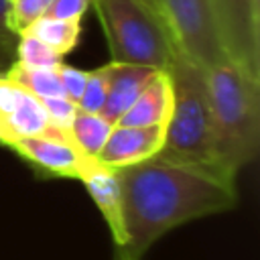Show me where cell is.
<instances>
[{
    "label": "cell",
    "mask_w": 260,
    "mask_h": 260,
    "mask_svg": "<svg viewBox=\"0 0 260 260\" xmlns=\"http://www.w3.org/2000/svg\"><path fill=\"white\" fill-rule=\"evenodd\" d=\"M126 240L116 260H140L167 232L236 207L238 189L209 173L150 158L118 169Z\"/></svg>",
    "instance_id": "1"
},
{
    "label": "cell",
    "mask_w": 260,
    "mask_h": 260,
    "mask_svg": "<svg viewBox=\"0 0 260 260\" xmlns=\"http://www.w3.org/2000/svg\"><path fill=\"white\" fill-rule=\"evenodd\" d=\"M167 73L173 83V110L165 124L162 148L154 158L199 169L236 185L217 165L207 71L177 55Z\"/></svg>",
    "instance_id": "2"
},
{
    "label": "cell",
    "mask_w": 260,
    "mask_h": 260,
    "mask_svg": "<svg viewBox=\"0 0 260 260\" xmlns=\"http://www.w3.org/2000/svg\"><path fill=\"white\" fill-rule=\"evenodd\" d=\"M215 156L221 173L236 181L258 154L260 81L225 61L207 71Z\"/></svg>",
    "instance_id": "3"
},
{
    "label": "cell",
    "mask_w": 260,
    "mask_h": 260,
    "mask_svg": "<svg viewBox=\"0 0 260 260\" xmlns=\"http://www.w3.org/2000/svg\"><path fill=\"white\" fill-rule=\"evenodd\" d=\"M114 63L167 71L179 55L165 18L144 0H93Z\"/></svg>",
    "instance_id": "4"
},
{
    "label": "cell",
    "mask_w": 260,
    "mask_h": 260,
    "mask_svg": "<svg viewBox=\"0 0 260 260\" xmlns=\"http://www.w3.org/2000/svg\"><path fill=\"white\" fill-rule=\"evenodd\" d=\"M160 8L179 55L205 71L228 61L209 0H160Z\"/></svg>",
    "instance_id": "5"
},
{
    "label": "cell",
    "mask_w": 260,
    "mask_h": 260,
    "mask_svg": "<svg viewBox=\"0 0 260 260\" xmlns=\"http://www.w3.org/2000/svg\"><path fill=\"white\" fill-rule=\"evenodd\" d=\"M230 63L260 81V0H209Z\"/></svg>",
    "instance_id": "6"
},
{
    "label": "cell",
    "mask_w": 260,
    "mask_h": 260,
    "mask_svg": "<svg viewBox=\"0 0 260 260\" xmlns=\"http://www.w3.org/2000/svg\"><path fill=\"white\" fill-rule=\"evenodd\" d=\"M51 132L59 130L51 126L41 100L10 77L0 75V146L12 148L24 138Z\"/></svg>",
    "instance_id": "7"
},
{
    "label": "cell",
    "mask_w": 260,
    "mask_h": 260,
    "mask_svg": "<svg viewBox=\"0 0 260 260\" xmlns=\"http://www.w3.org/2000/svg\"><path fill=\"white\" fill-rule=\"evenodd\" d=\"M10 150H14L22 160H26L39 175L57 179L79 181L81 173L91 160V156L83 154L65 132L30 136L16 142Z\"/></svg>",
    "instance_id": "8"
},
{
    "label": "cell",
    "mask_w": 260,
    "mask_h": 260,
    "mask_svg": "<svg viewBox=\"0 0 260 260\" xmlns=\"http://www.w3.org/2000/svg\"><path fill=\"white\" fill-rule=\"evenodd\" d=\"M165 142V126H120L114 124L104 148L95 156L112 169L132 167L154 158Z\"/></svg>",
    "instance_id": "9"
},
{
    "label": "cell",
    "mask_w": 260,
    "mask_h": 260,
    "mask_svg": "<svg viewBox=\"0 0 260 260\" xmlns=\"http://www.w3.org/2000/svg\"><path fill=\"white\" fill-rule=\"evenodd\" d=\"M79 181L85 185L91 201L100 209L114 246L120 248L126 240L124 234V211H122V185H120V175L118 169H112L98 158H91L85 171L81 173Z\"/></svg>",
    "instance_id": "10"
},
{
    "label": "cell",
    "mask_w": 260,
    "mask_h": 260,
    "mask_svg": "<svg viewBox=\"0 0 260 260\" xmlns=\"http://www.w3.org/2000/svg\"><path fill=\"white\" fill-rule=\"evenodd\" d=\"M156 69L144 67V65H132V63H108V95L102 110V116L116 124L128 108L136 102L140 91L146 87V83L152 79Z\"/></svg>",
    "instance_id": "11"
},
{
    "label": "cell",
    "mask_w": 260,
    "mask_h": 260,
    "mask_svg": "<svg viewBox=\"0 0 260 260\" xmlns=\"http://www.w3.org/2000/svg\"><path fill=\"white\" fill-rule=\"evenodd\" d=\"M173 110V83L167 71H156L128 112L116 122L120 126H165Z\"/></svg>",
    "instance_id": "12"
},
{
    "label": "cell",
    "mask_w": 260,
    "mask_h": 260,
    "mask_svg": "<svg viewBox=\"0 0 260 260\" xmlns=\"http://www.w3.org/2000/svg\"><path fill=\"white\" fill-rule=\"evenodd\" d=\"M24 32L32 35L41 43H45L49 49L65 57L71 53L81 37V20H61V18H51V16H41L35 20Z\"/></svg>",
    "instance_id": "13"
},
{
    "label": "cell",
    "mask_w": 260,
    "mask_h": 260,
    "mask_svg": "<svg viewBox=\"0 0 260 260\" xmlns=\"http://www.w3.org/2000/svg\"><path fill=\"white\" fill-rule=\"evenodd\" d=\"M112 128L114 124L108 122L102 114H89L77 108V114L69 126V138L77 144L83 154L95 158L104 148Z\"/></svg>",
    "instance_id": "14"
},
{
    "label": "cell",
    "mask_w": 260,
    "mask_h": 260,
    "mask_svg": "<svg viewBox=\"0 0 260 260\" xmlns=\"http://www.w3.org/2000/svg\"><path fill=\"white\" fill-rule=\"evenodd\" d=\"M4 75L10 77L14 83L22 85L26 91H30L39 100L65 95L59 75H57V69H32V67H26V65H20L14 61Z\"/></svg>",
    "instance_id": "15"
},
{
    "label": "cell",
    "mask_w": 260,
    "mask_h": 260,
    "mask_svg": "<svg viewBox=\"0 0 260 260\" xmlns=\"http://www.w3.org/2000/svg\"><path fill=\"white\" fill-rule=\"evenodd\" d=\"M14 61L32 69H57L63 63V57L49 49L45 43L35 39L28 32H22L16 37V47H14Z\"/></svg>",
    "instance_id": "16"
},
{
    "label": "cell",
    "mask_w": 260,
    "mask_h": 260,
    "mask_svg": "<svg viewBox=\"0 0 260 260\" xmlns=\"http://www.w3.org/2000/svg\"><path fill=\"white\" fill-rule=\"evenodd\" d=\"M53 0H8V28L14 37L22 35L35 20L47 14Z\"/></svg>",
    "instance_id": "17"
},
{
    "label": "cell",
    "mask_w": 260,
    "mask_h": 260,
    "mask_svg": "<svg viewBox=\"0 0 260 260\" xmlns=\"http://www.w3.org/2000/svg\"><path fill=\"white\" fill-rule=\"evenodd\" d=\"M108 95V63L87 71L83 93L77 102V108L89 114H102Z\"/></svg>",
    "instance_id": "18"
},
{
    "label": "cell",
    "mask_w": 260,
    "mask_h": 260,
    "mask_svg": "<svg viewBox=\"0 0 260 260\" xmlns=\"http://www.w3.org/2000/svg\"><path fill=\"white\" fill-rule=\"evenodd\" d=\"M41 104H43V108H45V112L49 116L51 126L55 130H59V132L69 134V126H71V122H73V118L77 114V104L71 102L65 95H61V98H45V100H41Z\"/></svg>",
    "instance_id": "19"
},
{
    "label": "cell",
    "mask_w": 260,
    "mask_h": 260,
    "mask_svg": "<svg viewBox=\"0 0 260 260\" xmlns=\"http://www.w3.org/2000/svg\"><path fill=\"white\" fill-rule=\"evenodd\" d=\"M57 75H59V81H61V87L65 91V95L71 100V102H79L81 93H83V87H85V79H87V71L79 69V67H73L69 63H61L57 67Z\"/></svg>",
    "instance_id": "20"
},
{
    "label": "cell",
    "mask_w": 260,
    "mask_h": 260,
    "mask_svg": "<svg viewBox=\"0 0 260 260\" xmlns=\"http://www.w3.org/2000/svg\"><path fill=\"white\" fill-rule=\"evenodd\" d=\"M93 0H53L45 16L61 20H81Z\"/></svg>",
    "instance_id": "21"
},
{
    "label": "cell",
    "mask_w": 260,
    "mask_h": 260,
    "mask_svg": "<svg viewBox=\"0 0 260 260\" xmlns=\"http://www.w3.org/2000/svg\"><path fill=\"white\" fill-rule=\"evenodd\" d=\"M14 47H16V39H2L0 37V75H4L8 71V67L14 63Z\"/></svg>",
    "instance_id": "22"
},
{
    "label": "cell",
    "mask_w": 260,
    "mask_h": 260,
    "mask_svg": "<svg viewBox=\"0 0 260 260\" xmlns=\"http://www.w3.org/2000/svg\"><path fill=\"white\" fill-rule=\"evenodd\" d=\"M0 37L2 39H16L8 28V0H0Z\"/></svg>",
    "instance_id": "23"
},
{
    "label": "cell",
    "mask_w": 260,
    "mask_h": 260,
    "mask_svg": "<svg viewBox=\"0 0 260 260\" xmlns=\"http://www.w3.org/2000/svg\"><path fill=\"white\" fill-rule=\"evenodd\" d=\"M144 2H146V4H150V6H152V8H154V10H156V12H158V14L162 16V8H160V0H144Z\"/></svg>",
    "instance_id": "24"
}]
</instances>
